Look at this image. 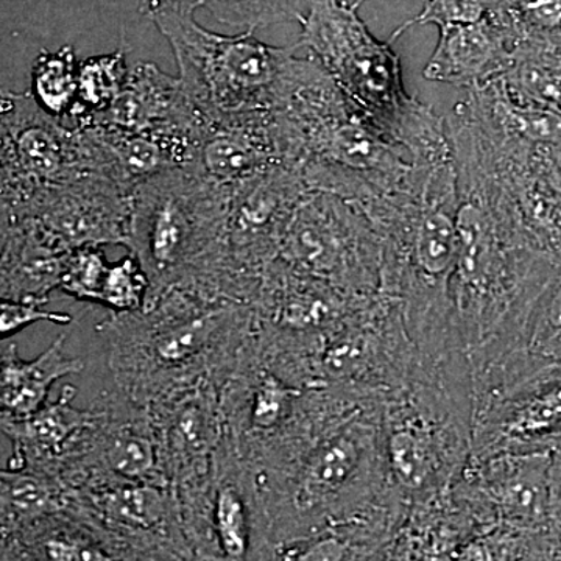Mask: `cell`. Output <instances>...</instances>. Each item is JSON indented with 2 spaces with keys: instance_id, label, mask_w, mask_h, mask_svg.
<instances>
[{
  "instance_id": "28",
  "label": "cell",
  "mask_w": 561,
  "mask_h": 561,
  "mask_svg": "<svg viewBox=\"0 0 561 561\" xmlns=\"http://www.w3.org/2000/svg\"><path fill=\"white\" fill-rule=\"evenodd\" d=\"M130 70L125 44L111 54L98 55L81 61L79 98L68 119L62 122L70 127H79L92 117L105 113L124 91Z\"/></svg>"
},
{
  "instance_id": "36",
  "label": "cell",
  "mask_w": 561,
  "mask_h": 561,
  "mask_svg": "<svg viewBox=\"0 0 561 561\" xmlns=\"http://www.w3.org/2000/svg\"><path fill=\"white\" fill-rule=\"evenodd\" d=\"M549 508H551V530L561 538V449L551 454Z\"/></svg>"
},
{
  "instance_id": "24",
  "label": "cell",
  "mask_w": 561,
  "mask_h": 561,
  "mask_svg": "<svg viewBox=\"0 0 561 561\" xmlns=\"http://www.w3.org/2000/svg\"><path fill=\"white\" fill-rule=\"evenodd\" d=\"M66 334L36 359L22 360L14 343L2 351L0 370V409L2 421L24 420L38 412L47 402L55 382L69 375L83 371L84 362L66 354Z\"/></svg>"
},
{
  "instance_id": "21",
  "label": "cell",
  "mask_w": 561,
  "mask_h": 561,
  "mask_svg": "<svg viewBox=\"0 0 561 561\" xmlns=\"http://www.w3.org/2000/svg\"><path fill=\"white\" fill-rule=\"evenodd\" d=\"M409 508L405 502H389L364 515L276 542L271 561H382Z\"/></svg>"
},
{
  "instance_id": "6",
  "label": "cell",
  "mask_w": 561,
  "mask_h": 561,
  "mask_svg": "<svg viewBox=\"0 0 561 561\" xmlns=\"http://www.w3.org/2000/svg\"><path fill=\"white\" fill-rule=\"evenodd\" d=\"M474 382L470 357L419 354L411 376L382 402L387 476L409 507L451 490L471 459Z\"/></svg>"
},
{
  "instance_id": "15",
  "label": "cell",
  "mask_w": 561,
  "mask_h": 561,
  "mask_svg": "<svg viewBox=\"0 0 561 561\" xmlns=\"http://www.w3.org/2000/svg\"><path fill=\"white\" fill-rule=\"evenodd\" d=\"M549 454H501L470 459L451 491L483 529L505 526L522 531H549Z\"/></svg>"
},
{
  "instance_id": "31",
  "label": "cell",
  "mask_w": 561,
  "mask_h": 561,
  "mask_svg": "<svg viewBox=\"0 0 561 561\" xmlns=\"http://www.w3.org/2000/svg\"><path fill=\"white\" fill-rule=\"evenodd\" d=\"M150 279L135 254L110 265L99 305L114 313L138 312L146 308Z\"/></svg>"
},
{
  "instance_id": "19",
  "label": "cell",
  "mask_w": 561,
  "mask_h": 561,
  "mask_svg": "<svg viewBox=\"0 0 561 561\" xmlns=\"http://www.w3.org/2000/svg\"><path fill=\"white\" fill-rule=\"evenodd\" d=\"M438 31L440 38L423 77L463 90L479 87L504 72L512 51L523 38L518 27L496 10L474 24L451 25Z\"/></svg>"
},
{
  "instance_id": "4",
  "label": "cell",
  "mask_w": 561,
  "mask_h": 561,
  "mask_svg": "<svg viewBox=\"0 0 561 561\" xmlns=\"http://www.w3.org/2000/svg\"><path fill=\"white\" fill-rule=\"evenodd\" d=\"M99 332L117 386L140 408L202 381L221 383L256 331L249 305L172 289L138 312L114 313Z\"/></svg>"
},
{
  "instance_id": "35",
  "label": "cell",
  "mask_w": 561,
  "mask_h": 561,
  "mask_svg": "<svg viewBox=\"0 0 561 561\" xmlns=\"http://www.w3.org/2000/svg\"><path fill=\"white\" fill-rule=\"evenodd\" d=\"M38 321H49V323L66 327V324L72 323V317L65 312L46 311L38 302L2 300L0 332H2L3 339L10 337L14 332L24 330Z\"/></svg>"
},
{
  "instance_id": "11",
  "label": "cell",
  "mask_w": 561,
  "mask_h": 561,
  "mask_svg": "<svg viewBox=\"0 0 561 561\" xmlns=\"http://www.w3.org/2000/svg\"><path fill=\"white\" fill-rule=\"evenodd\" d=\"M194 561H271L267 513L250 465L225 435L209 467L172 486Z\"/></svg>"
},
{
  "instance_id": "17",
  "label": "cell",
  "mask_w": 561,
  "mask_h": 561,
  "mask_svg": "<svg viewBox=\"0 0 561 561\" xmlns=\"http://www.w3.org/2000/svg\"><path fill=\"white\" fill-rule=\"evenodd\" d=\"M146 411L157 432L162 465L172 486L209 467L227 435L219 383H192L165 394Z\"/></svg>"
},
{
  "instance_id": "5",
  "label": "cell",
  "mask_w": 561,
  "mask_h": 561,
  "mask_svg": "<svg viewBox=\"0 0 561 561\" xmlns=\"http://www.w3.org/2000/svg\"><path fill=\"white\" fill-rule=\"evenodd\" d=\"M272 116L284 165L308 191L364 206L408 179L412 161L313 58H291Z\"/></svg>"
},
{
  "instance_id": "26",
  "label": "cell",
  "mask_w": 561,
  "mask_h": 561,
  "mask_svg": "<svg viewBox=\"0 0 561 561\" xmlns=\"http://www.w3.org/2000/svg\"><path fill=\"white\" fill-rule=\"evenodd\" d=\"M11 537L20 538L36 561H128L98 526L69 508Z\"/></svg>"
},
{
  "instance_id": "2",
  "label": "cell",
  "mask_w": 561,
  "mask_h": 561,
  "mask_svg": "<svg viewBox=\"0 0 561 561\" xmlns=\"http://www.w3.org/2000/svg\"><path fill=\"white\" fill-rule=\"evenodd\" d=\"M382 402L354 387L306 389L290 423L247 461L275 545L402 501L383 460Z\"/></svg>"
},
{
  "instance_id": "7",
  "label": "cell",
  "mask_w": 561,
  "mask_h": 561,
  "mask_svg": "<svg viewBox=\"0 0 561 561\" xmlns=\"http://www.w3.org/2000/svg\"><path fill=\"white\" fill-rule=\"evenodd\" d=\"M364 0H312L298 24V46L308 51L357 106L412 162L453 154L445 117L405 91L400 57L360 20Z\"/></svg>"
},
{
  "instance_id": "13",
  "label": "cell",
  "mask_w": 561,
  "mask_h": 561,
  "mask_svg": "<svg viewBox=\"0 0 561 561\" xmlns=\"http://www.w3.org/2000/svg\"><path fill=\"white\" fill-rule=\"evenodd\" d=\"M0 205L94 173L77 128L51 116L32 91L0 95Z\"/></svg>"
},
{
  "instance_id": "14",
  "label": "cell",
  "mask_w": 561,
  "mask_h": 561,
  "mask_svg": "<svg viewBox=\"0 0 561 561\" xmlns=\"http://www.w3.org/2000/svg\"><path fill=\"white\" fill-rule=\"evenodd\" d=\"M133 192L99 173H87L0 205V221L31 228L55 249L124 245Z\"/></svg>"
},
{
  "instance_id": "27",
  "label": "cell",
  "mask_w": 561,
  "mask_h": 561,
  "mask_svg": "<svg viewBox=\"0 0 561 561\" xmlns=\"http://www.w3.org/2000/svg\"><path fill=\"white\" fill-rule=\"evenodd\" d=\"M500 77L513 94L561 119V33L524 35Z\"/></svg>"
},
{
  "instance_id": "12",
  "label": "cell",
  "mask_w": 561,
  "mask_h": 561,
  "mask_svg": "<svg viewBox=\"0 0 561 561\" xmlns=\"http://www.w3.org/2000/svg\"><path fill=\"white\" fill-rule=\"evenodd\" d=\"M278 260L348 294H381L378 231L360 206L330 192L302 195L280 239Z\"/></svg>"
},
{
  "instance_id": "34",
  "label": "cell",
  "mask_w": 561,
  "mask_h": 561,
  "mask_svg": "<svg viewBox=\"0 0 561 561\" xmlns=\"http://www.w3.org/2000/svg\"><path fill=\"white\" fill-rule=\"evenodd\" d=\"M496 0H427L419 16L400 27L404 33L412 25H437L438 28L451 25L474 24L489 16Z\"/></svg>"
},
{
  "instance_id": "10",
  "label": "cell",
  "mask_w": 561,
  "mask_h": 561,
  "mask_svg": "<svg viewBox=\"0 0 561 561\" xmlns=\"http://www.w3.org/2000/svg\"><path fill=\"white\" fill-rule=\"evenodd\" d=\"M471 459L561 449V362L516 348L472 365Z\"/></svg>"
},
{
  "instance_id": "22",
  "label": "cell",
  "mask_w": 561,
  "mask_h": 561,
  "mask_svg": "<svg viewBox=\"0 0 561 561\" xmlns=\"http://www.w3.org/2000/svg\"><path fill=\"white\" fill-rule=\"evenodd\" d=\"M76 397V387L65 386L57 400L47 401L27 419L2 421L3 434L14 448L9 461L57 472L62 461L76 456L98 420L94 409L81 411L73 405Z\"/></svg>"
},
{
  "instance_id": "9",
  "label": "cell",
  "mask_w": 561,
  "mask_h": 561,
  "mask_svg": "<svg viewBox=\"0 0 561 561\" xmlns=\"http://www.w3.org/2000/svg\"><path fill=\"white\" fill-rule=\"evenodd\" d=\"M140 13L171 44L181 83L206 119L271 111L300 46L275 47L253 31L227 36L206 31L194 14L160 0H142Z\"/></svg>"
},
{
  "instance_id": "8",
  "label": "cell",
  "mask_w": 561,
  "mask_h": 561,
  "mask_svg": "<svg viewBox=\"0 0 561 561\" xmlns=\"http://www.w3.org/2000/svg\"><path fill=\"white\" fill-rule=\"evenodd\" d=\"M227 213L228 191L192 169L135 187L125 247L149 276L147 305L172 289L213 294L224 265Z\"/></svg>"
},
{
  "instance_id": "16",
  "label": "cell",
  "mask_w": 561,
  "mask_h": 561,
  "mask_svg": "<svg viewBox=\"0 0 561 561\" xmlns=\"http://www.w3.org/2000/svg\"><path fill=\"white\" fill-rule=\"evenodd\" d=\"M472 122L515 198L530 238L561 264V140L531 144L491 138Z\"/></svg>"
},
{
  "instance_id": "37",
  "label": "cell",
  "mask_w": 561,
  "mask_h": 561,
  "mask_svg": "<svg viewBox=\"0 0 561 561\" xmlns=\"http://www.w3.org/2000/svg\"><path fill=\"white\" fill-rule=\"evenodd\" d=\"M2 561H36L18 537H2Z\"/></svg>"
},
{
  "instance_id": "1",
  "label": "cell",
  "mask_w": 561,
  "mask_h": 561,
  "mask_svg": "<svg viewBox=\"0 0 561 561\" xmlns=\"http://www.w3.org/2000/svg\"><path fill=\"white\" fill-rule=\"evenodd\" d=\"M445 122L459 194L453 313L476 364L526 348L531 312L561 264L531 241L467 111L456 103Z\"/></svg>"
},
{
  "instance_id": "23",
  "label": "cell",
  "mask_w": 561,
  "mask_h": 561,
  "mask_svg": "<svg viewBox=\"0 0 561 561\" xmlns=\"http://www.w3.org/2000/svg\"><path fill=\"white\" fill-rule=\"evenodd\" d=\"M2 300L49 302L51 290L60 289L69 253L51 247L31 228L2 221Z\"/></svg>"
},
{
  "instance_id": "25",
  "label": "cell",
  "mask_w": 561,
  "mask_h": 561,
  "mask_svg": "<svg viewBox=\"0 0 561 561\" xmlns=\"http://www.w3.org/2000/svg\"><path fill=\"white\" fill-rule=\"evenodd\" d=\"M0 485L2 537L21 534L32 524L69 508L68 485L57 472L38 465H7Z\"/></svg>"
},
{
  "instance_id": "18",
  "label": "cell",
  "mask_w": 561,
  "mask_h": 561,
  "mask_svg": "<svg viewBox=\"0 0 561 561\" xmlns=\"http://www.w3.org/2000/svg\"><path fill=\"white\" fill-rule=\"evenodd\" d=\"M275 165H284L272 111L203 122L192 171L231 191Z\"/></svg>"
},
{
  "instance_id": "32",
  "label": "cell",
  "mask_w": 561,
  "mask_h": 561,
  "mask_svg": "<svg viewBox=\"0 0 561 561\" xmlns=\"http://www.w3.org/2000/svg\"><path fill=\"white\" fill-rule=\"evenodd\" d=\"M526 348L542 359L561 362V271L531 312Z\"/></svg>"
},
{
  "instance_id": "3",
  "label": "cell",
  "mask_w": 561,
  "mask_h": 561,
  "mask_svg": "<svg viewBox=\"0 0 561 561\" xmlns=\"http://www.w3.org/2000/svg\"><path fill=\"white\" fill-rule=\"evenodd\" d=\"M360 208L382 242L381 294L400 302L419 353L427 357L468 354L451 305L459 243L453 154L412 162L411 173L397 190Z\"/></svg>"
},
{
  "instance_id": "29",
  "label": "cell",
  "mask_w": 561,
  "mask_h": 561,
  "mask_svg": "<svg viewBox=\"0 0 561 561\" xmlns=\"http://www.w3.org/2000/svg\"><path fill=\"white\" fill-rule=\"evenodd\" d=\"M184 13L205 9L220 24L257 31L280 22H300L312 0H160Z\"/></svg>"
},
{
  "instance_id": "30",
  "label": "cell",
  "mask_w": 561,
  "mask_h": 561,
  "mask_svg": "<svg viewBox=\"0 0 561 561\" xmlns=\"http://www.w3.org/2000/svg\"><path fill=\"white\" fill-rule=\"evenodd\" d=\"M79 66L72 46L43 50L32 68V92L51 116L66 121L79 98Z\"/></svg>"
},
{
  "instance_id": "33",
  "label": "cell",
  "mask_w": 561,
  "mask_h": 561,
  "mask_svg": "<svg viewBox=\"0 0 561 561\" xmlns=\"http://www.w3.org/2000/svg\"><path fill=\"white\" fill-rule=\"evenodd\" d=\"M110 264L102 247L72 250L62 271L60 290L73 300L101 302Z\"/></svg>"
},
{
  "instance_id": "20",
  "label": "cell",
  "mask_w": 561,
  "mask_h": 561,
  "mask_svg": "<svg viewBox=\"0 0 561 561\" xmlns=\"http://www.w3.org/2000/svg\"><path fill=\"white\" fill-rule=\"evenodd\" d=\"M203 122L205 116L192 102L180 77L169 76L153 62H139L131 68L116 102L81 125L95 124L121 131H201Z\"/></svg>"
}]
</instances>
